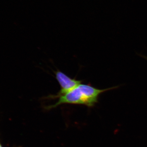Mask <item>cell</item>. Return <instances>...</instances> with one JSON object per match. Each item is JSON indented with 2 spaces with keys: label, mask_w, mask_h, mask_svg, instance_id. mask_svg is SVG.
I'll use <instances>...</instances> for the list:
<instances>
[{
  "label": "cell",
  "mask_w": 147,
  "mask_h": 147,
  "mask_svg": "<svg viewBox=\"0 0 147 147\" xmlns=\"http://www.w3.org/2000/svg\"><path fill=\"white\" fill-rule=\"evenodd\" d=\"M119 87L116 86L105 89H99L90 84H80L65 94L59 96H48L46 97L47 99L57 98L59 100L55 104L46 106L45 108L46 110H50L63 104L84 105L88 107H92L98 102L100 94Z\"/></svg>",
  "instance_id": "1"
},
{
  "label": "cell",
  "mask_w": 147,
  "mask_h": 147,
  "mask_svg": "<svg viewBox=\"0 0 147 147\" xmlns=\"http://www.w3.org/2000/svg\"><path fill=\"white\" fill-rule=\"evenodd\" d=\"M55 77L61 86L60 90L56 96L61 95L70 92L81 84V80L72 79L60 70L57 69L55 71Z\"/></svg>",
  "instance_id": "2"
},
{
  "label": "cell",
  "mask_w": 147,
  "mask_h": 147,
  "mask_svg": "<svg viewBox=\"0 0 147 147\" xmlns=\"http://www.w3.org/2000/svg\"><path fill=\"white\" fill-rule=\"evenodd\" d=\"M143 57L145 59H146L147 60V57H145V56H144V57Z\"/></svg>",
  "instance_id": "3"
},
{
  "label": "cell",
  "mask_w": 147,
  "mask_h": 147,
  "mask_svg": "<svg viewBox=\"0 0 147 147\" xmlns=\"http://www.w3.org/2000/svg\"><path fill=\"white\" fill-rule=\"evenodd\" d=\"M0 147H3L2 146L1 144V142H0Z\"/></svg>",
  "instance_id": "4"
}]
</instances>
